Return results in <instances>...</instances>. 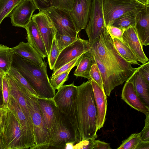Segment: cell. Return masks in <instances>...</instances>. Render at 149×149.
I'll return each instance as SVG.
<instances>
[{
    "label": "cell",
    "instance_id": "cell-28",
    "mask_svg": "<svg viewBox=\"0 0 149 149\" xmlns=\"http://www.w3.org/2000/svg\"><path fill=\"white\" fill-rule=\"evenodd\" d=\"M7 74L14 78L30 94L36 97H39L25 78L15 68L12 66Z\"/></svg>",
    "mask_w": 149,
    "mask_h": 149
},
{
    "label": "cell",
    "instance_id": "cell-46",
    "mask_svg": "<svg viewBox=\"0 0 149 149\" xmlns=\"http://www.w3.org/2000/svg\"><path fill=\"white\" fill-rule=\"evenodd\" d=\"M75 143L74 142H70L66 143L64 149H74V144Z\"/></svg>",
    "mask_w": 149,
    "mask_h": 149
},
{
    "label": "cell",
    "instance_id": "cell-20",
    "mask_svg": "<svg viewBox=\"0 0 149 149\" xmlns=\"http://www.w3.org/2000/svg\"><path fill=\"white\" fill-rule=\"evenodd\" d=\"M25 29L27 33V42L42 58L47 57L45 45L36 23L31 19Z\"/></svg>",
    "mask_w": 149,
    "mask_h": 149
},
{
    "label": "cell",
    "instance_id": "cell-47",
    "mask_svg": "<svg viewBox=\"0 0 149 149\" xmlns=\"http://www.w3.org/2000/svg\"><path fill=\"white\" fill-rule=\"evenodd\" d=\"M139 2L147 6L149 5V0H136Z\"/></svg>",
    "mask_w": 149,
    "mask_h": 149
},
{
    "label": "cell",
    "instance_id": "cell-31",
    "mask_svg": "<svg viewBox=\"0 0 149 149\" xmlns=\"http://www.w3.org/2000/svg\"><path fill=\"white\" fill-rule=\"evenodd\" d=\"M77 36L72 37L66 34L55 33L54 38L60 52L73 42Z\"/></svg>",
    "mask_w": 149,
    "mask_h": 149
},
{
    "label": "cell",
    "instance_id": "cell-10",
    "mask_svg": "<svg viewBox=\"0 0 149 149\" xmlns=\"http://www.w3.org/2000/svg\"><path fill=\"white\" fill-rule=\"evenodd\" d=\"M105 27L102 0H92L88 21L85 29L90 44L95 41Z\"/></svg>",
    "mask_w": 149,
    "mask_h": 149
},
{
    "label": "cell",
    "instance_id": "cell-45",
    "mask_svg": "<svg viewBox=\"0 0 149 149\" xmlns=\"http://www.w3.org/2000/svg\"><path fill=\"white\" fill-rule=\"evenodd\" d=\"M136 149H149V141L141 140L138 145Z\"/></svg>",
    "mask_w": 149,
    "mask_h": 149
},
{
    "label": "cell",
    "instance_id": "cell-17",
    "mask_svg": "<svg viewBox=\"0 0 149 149\" xmlns=\"http://www.w3.org/2000/svg\"><path fill=\"white\" fill-rule=\"evenodd\" d=\"M91 81L97 109V131L103 126L105 122L107 105V96L103 87H101L92 79Z\"/></svg>",
    "mask_w": 149,
    "mask_h": 149
},
{
    "label": "cell",
    "instance_id": "cell-26",
    "mask_svg": "<svg viewBox=\"0 0 149 149\" xmlns=\"http://www.w3.org/2000/svg\"><path fill=\"white\" fill-rule=\"evenodd\" d=\"M111 37L113 40L115 48L125 60L131 65H140L130 48L123 41L115 37Z\"/></svg>",
    "mask_w": 149,
    "mask_h": 149
},
{
    "label": "cell",
    "instance_id": "cell-42",
    "mask_svg": "<svg viewBox=\"0 0 149 149\" xmlns=\"http://www.w3.org/2000/svg\"><path fill=\"white\" fill-rule=\"evenodd\" d=\"M74 0H56L55 7L66 9L72 10Z\"/></svg>",
    "mask_w": 149,
    "mask_h": 149
},
{
    "label": "cell",
    "instance_id": "cell-13",
    "mask_svg": "<svg viewBox=\"0 0 149 149\" xmlns=\"http://www.w3.org/2000/svg\"><path fill=\"white\" fill-rule=\"evenodd\" d=\"M61 113L60 126L56 133L50 139L49 147L64 148L68 143H76L79 141L72 125L65 116L61 112Z\"/></svg>",
    "mask_w": 149,
    "mask_h": 149
},
{
    "label": "cell",
    "instance_id": "cell-35",
    "mask_svg": "<svg viewBox=\"0 0 149 149\" xmlns=\"http://www.w3.org/2000/svg\"><path fill=\"white\" fill-rule=\"evenodd\" d=\"M90 76L91 79L95 81L101 87H103L100 72L94 60L90 72Z\"/></svg>",
    "mask_w": 149,
    "mask_h": 149
},
{
    "label": "cell",
    "instance_id": "cell-8",
    "mask_svg": "<svg viewBox=\"0 0 149 149\" xmlns=\"http://www.w3.org/2000/svg\"><path fill=\"white\" fill-rule=\"evenodd\" d=\"M43 11L51 20L55 29V33L77 36L78 33L68 10L53 7Z\"/></svg>",
    "mask_w": 149,
    "mask_h": 149
},
{
    "label": "cell",
    "instance_id": "cell-18",
    "mask_svg": "<svg viewBox=\"0 0 149 149\" xmlns=\"http://www.w3.org/2000/svg\"><path fill=\"white\" fill-rule=\"evenodd\" d=\"M123 41L131 50L138 61L144 64L149 61L143 49V45L137 35L134 27L125 30L123 34Z\"/></svg>",
    "mask_w": 149,
    "mask_h": 149
},
{
    "label": "cell",
    "instance_id": "cell-43",
    "mask_svg": "<svg viewBox=\"0 0 149 149\" xmlns=\"http://www.w3.org/2000/svg\"><path fill=\"white\" fill-rule=\"evenodd\" d=\"M138 71L144 79L149 83V62L143 64L137 68Z\"/></svg>",
    "mask_w": 149,
    "mask_h": 149
},
{
    "label": "cell",
    "instance_id": "cell-34",
    "mask_svg": "<svg viewBox=\"0 0 149 149\" xmlns=\"http://www.w3.org/2000/svg\"><path fill=\"white\" fill-rule=\"evenodd\" d=\"M83 54L77 57L70 62L64 65L59 69L53 72L51 77H53L64 72L70 70L74 67L77 66Z\"/></svg>",
    "mask_w": 149,
    "mask_h": 149
},
{
    "label": "cell",
    "instance_id": "cell-41",
    "mask_svg": "<svg viewBox=\"0 0 149 149\" xmlns=\"http://www.w3.org/2000/svg\"><path fill=\"white\" fill-rule=\"evenodd\" d=\"M146 115L144 127L140 132L141 140L143 141H149V113Z\"/></svg>",
    "mask_w": 149,
    "mask_h": 149
},
{
    "label": "cell",
    "instance_id": "cell-32",
    "mask_svg": "<svg viewBox=\"0 0 149 149\" xmlns=\"http://www.w3.org/2000/svg\"><path fill=\"white\" fill-rule=\"evenodd\" d=\"M70 70H68L53 77H50V82L52 86L56 90H58L68 80Z\"/></svg>",
    "mask_w": 149,
    "mask_h": 149
},
{
    "label": "cell",
    "instance_id": "cell-6",
    "mask_svg": "<svg viewBox=\"0 0 149 149\" xmlns=\"http://www.w3.org/2000/svg\"><path fill=\"white\" fill-rule=\"evenodd\" d=\"M102 5L106 26L112 25L116 19L125 13L140 11L148 6L136 0H102Z\"/></svg>",
    "mask_w": 149,
    "mask_h": 149
},
{
    "label": "cell",
    "instance_id": "cell-24",
    "mask_svg": "<svg viewBox=\"0 0 149 149\" xmlns=\"http://www.w3.org/2000/svg\"><path fill=\"white\" fill-rule=\"evenodd\" d=\"M93 61L92 55L89 51L84 54L74 72V75L90 80V72Z\"/></svg>",
    "mask_w": 149,
    "mask_h": 149
},
{
    "label": "cell",
    "instance_id": "cell-40",
    "mask_svg": "<svg viewBox=\"0 0 149 149\" xmlns=\"http://www.w3.org/2000/svg\"><path fill=\"white\" fill-rule=\"evenodd\" d=\"M95 139H90L81 141L74 145V149H93L94 141Z\"/></svg>",
    "mask_w": 149,
    "mask_h": 149
},
{
    "label": "cell",
    "instance_id": "cell-11",
    "mask_svg": "<svg viewBox=\"0 0 149 149\" xmlns=\"http://www.w3.org/2000/svg\"><path fill=\"white\" fill-rule=\"evenodd\" d=\"M91 49L88 41L81 39L78 34L73 42L60 52L54 66L53 72L88 52Z\"/></svg>",
    "mask_w": 149,
    "mask_h": 149
},
{
    "label": "cell",
    "instance_id": "cell-21",
    "mask_svg": "<svg viewBox=\"0 0 149 149\" xmlns=\"http://www.w3.org/2000/svg\"><path fill=\"white\" fill-rule=\"evenodd\" d=\"M134 27L142 45H149V6L138 12Z\"/></svg>",
    "mask_w": 149,
    "mask_h": 149
},
{
    "label": "cell",
    "instance_id": "cell-23",
    "mask_svg": "<svg viewBox=\"0 0 149 149\" xmlns=\"http://www.w3.org/2000/svg\"><path fill=\"white\" fill-rule=\"evenodd\" d=\"M127 80L132 82L137 95L144 104L149 107V83L138 72L137 68Z\"/></svg>",
    "mask_w": 149,
    "mask_h": 149
},
{
    "label": "cell",
    "instance_id": "cell-16",
    "mask_svg": "<svg viewBox=\"0 0 149 149\" xmlns=\"http://www.w3.org/2000/svg\"><path fill=\"white\" fill-rule=\"evenodd\" d=\"M92 0H74L69 11L77 33L85 29L88 23Z\"/></svg>",
    "mask_w": 149,
    "mask_h": 149
},
{
    "label": "cell",
    "instance_id": "cell-29",
    "mask_svg": "<svg viewBox=\"0 0 149 149\" xmlns=\"http://www.w3.org/2000/svg\"><path fill=\"white\" fill-rule=\"evenodd\" d=\"M24 0H0V25L3 19L9 17L12 11Z\"/></svg>",
    "mask_w": 149,
    "mask_h": 149
},
{
    "label": "cell",
    "instance_id": "cell-25",
    "mask_svg": "<svg viewBox=\"0 0 149 149\" xmlns=\"http://www.w3.org/2000/svg\"><path fill=\"white\" fill-rule=\"evenodd\" d=\"M13 54L11 48L0 44V73H8L12 67Z\"/></svg>",
    "mask_w": 149,
    "mask_h": 149
},
{
    "label": "cell",
    "instance_id": "cell-39",
    "mask_svg": "<svg viewBox=\"0 0 149 149\" xmlns=\"http://www.w3.org/2000/svg\"><path fill=\"white\" fill-rule=\"evenodd\" d=\"M8 111V108L3 105H0V137L2 136L4 132Z\"/></svg>",
    "mask_w": 149,
    "mask_h": 149
},
{
    "label": "cell",
    "instance_id": "cell-49",
    "mask_svg": "<svg viewBox=\"0 0 149 149\" xmlns=\"http://www.w3.org/2000/svg\"><path fill=\"white\" fill-rule=\"evenodd\" d=\"M3 103L2 90L0 89V105H2Z\"/></svg>",
    "mask_w": 149,
    "mask_h": 149
},
{
    "label": "cell",
    "instance_id": "cell-38",
    "mask_svg": "<svg viewBox=\"0 0 149 149\" xmlns=\"http://www.w3.org/2000/svg\"><path fill=\"white\" fill-rule=\"evenodd\" d=\"M106 28L111 37H115L123 41V35L124 31L113 25H107Z\"/></svg>",
    "mask_w": 149,
    "mask_h": 149
},
{
    "label": "cell",
    "instance_id": "cell-33",
    "mask_svg": "<svg viewBox=\"0 0 149 149\" xmlns=\"http://www.w3.org/2000/svg\"><path fill=\"white\" fill-rule=\"evenodd\" d=\"M60 52L54 37L49 55L47 57L49 65L51 70H53Z\"/></svg>",
    "mask_w": 149,
    "mask_h": 149
},
{
    "label": "cell",
    "instance_id": "cell-27",
    "mask_svg": "<svg viewBox=\"0 0 149 149\" xmlns=\"http://www.w3.org/2000/svg\"><path fill=\"white\" fill-rule=\"evenodd\" d=\"M139 11L130 12L122 15L114 21L112 25L124 31L130 28L134 27L136 15Z\"/></svg>",
    "mask_w": 149,
    "mask_h": 149
},
{
    "label": "cell",
    "instance_id": "cell-48",
    "mask_svg": "<svg viewBox=\"0 0 149 149\" xmlns=\"http://www.w3.org/2000/svg\"><path fill=\"white\" fill-rule=\"evenodd\" d=\"M6 74L0 73V89L2 90L3 81L4 77Z\"/></svg>",
    "mask_w": 149,
    "mask_h": 149
},
{
    "label": "cell",
    "instance_id": "cell-19",
    "mask_svg": "<svg viewBox=\"0 0 149 149\" xmlns=\"http://www.w3.org/2000/svg\"><path fill=\"white\" fill-rule=\"evenodd\" d=\"M126 81L122 90V99L137 111L145 115L149 113V107L144 104L137 95L132 82L128 80Z\"/></svg>",
    "mask_w": 149,
    "mask_h": 149
},
{
    "label": "cell",
    "instance_id": "cell-50",
    "mask_svg": "<svg viewBox=\"0 0 149 149\" xmlns=\"http://www.w3.org/2000/svg\"><path fill=\"white\" fill-rule=\"evenodd\" d=\"M0 149H1V142H0Z\"/></svg>",
    "mask_w": 149,
    "mask_h": 149
},
{
    "label": "cell",
    "instance_id": "cell-3",
    "mask_svg": "<svg viewBox=\"0 0 149 149\" xmlns=\"http://www.w3.org/2000/svg\"><path fill=\"white\" fill-rule=\"evenodd\" d=\"M12 66L25 78L39 97L53 98L56 94L55 89L51 84L45 62L42 66H40L14 54Z\"/></svg>",
    "mask_w": 149,
    "mask_h": 149
},
{
    "label": "cell",
    "instance_id": "cell-2",
    "mask_svg": "<svg viewBox=\"0 0 149 149\" xmlns=\"http://www.w3.org/2000/svg\"><path fill=\"white\" fill-rule=\"evenodd\" d=\"M76 103L79 141L95 139L97 111L91 79L77 86Z\"/></svg>",
    "mask_w": 149,
    "mask_h": 149
},
{
    "label": "cell",
    "instance_id": "cell-22",
    "mask_svg": "<svg viewBox=\"0 0 149 149\" xmlns=\"http://www.w3.org/2000/svg\"><path fill=\"white\" fill-rule=\"evenodd\" d=\"M13 54L36 65L42 66L45 63L39 54L28 42H20L16 46L11 48Z\"/></svg>",
    "mask_w": 149,
    "mask_h": 149
},
{
    "label": "cell",
    "instance_id": "cell-7",
    "mask_svg": "<svg viewBox=\"0 0 149 149\" xmlns=\"http://www.w3.org/2000/svg\"><path fill=\"white\" fill-rule=\"evenodd\" d=\"M0 140L1 149H26L19 123L9 109L4 132Z\"/></svg>",
    "mask_w": 149,
    "mask_h": 149
},
{
    "label": "cell",
    "instance_id": "cell-14",
    "mask_svg": "<svg viewBox=\"0 0 149 149\" xmlns=\"http://www.w3.org/2000/svg\"><path fill=\"white\" fill-rule=\"evenodd\" d=\"M37 9L32 0H24L14 8L9 16L12 25L25 29Z\"/></svg>",
    "mask_w": 149,
    "mask_h": 149
},
{
    "label": "cell",
    "instance_id": "cell-1",
    "mask_svg": "<svg viewBox=\"0 0 149 149\" xmlns=\"http://www.w3.org/2000/svg\"><path fill=\"white\" fill-rule=\"evenodd\" d=\"M90 45L89 51L100 70L105 94L109 96L115 88L126 81L136 68H133L119 54L106 27Z\"/></svg>",
    "mask_w": 149,
    "mask_h": 149
},
{
    "label": "cell",
    "instance_id": "cell-36",
    "mask_svg": "<svg viewBox=\"0 0 149 149\" xmlns=\"http://www.w3.org/2000/svg\"><path fill=\"white\" fill-rule=\"evenodd\" d=\"M2 94L3 100L2 105L8 108L10 93L8 83L6 74L4 76L3 79Z\"/></svg>",
    "mask_w": 149,
    "mask_h": 149
},
{
    "label": "cell",
    "instance_id": "cell-12",
    "mask_svg": "<svg viewBox=\"0 0 149 149\" xmlns=\"http://www.w3.org/2000/svg\"><path fill=\"white\" fill-rule=\"evenodd\" d=\"M8 108L15 116L19 123L26 149H31L36 145L34 129L15 99L10 94Z\"/></svg>",
    "mask_w": 149,
    "mask_h": 149
},
{
    "label": "cell",
    "instance_id": "cell-30",
    "mask_svg": "<svg viewBox=\"0 0 149 149\" xmlns=\"http://www.w3.org/2000/svg\"><path fill=\"white\" fill-rule=\"evenodd\" d=\"M142 140L140 133L132 134L127 139L123 141L118 149H136L139 143Z\"/></svg>",
    "mask_w": 149,
    "mask_h": 149
},
{
    "label": "cell",
    "instance_id": "cell-5",
    "mask_svg": "<svg viewBox=\"0 0 149 149\" xmlns=\"http://www.w3.org/2000/svg\"><path fill=\"white\" fill-rule=\"evenodd\" d=\"M53 99L60 111L72 125L79 142L77 116L76 100L77 86L73 82L60 87Z\"/></svg>",
    "mask_w": 149,
    "mask_h": 149
},
{
    "label": "cell",
    "instance_id": "cell-44",
    "mask_svg": "<svg viewBox=\"0 0 149 149\" xmlns=\"http://www.w3.org/2000/svg\"><path fill=\"white\" fill-rule=\"evenodd\" d=\"M111 149L109 143L100 141L99 140L94 141L93 149Z\"/></svg>",
    "mask_w": 149,
    "mask_h": 149
},
{
    "label": "cell",
    "instance_id": "cell-4",
    "mask_svg": "<svg viewBox=\"0 0 149 149\" xmlns=\"http://www.w3.org/2000/svg\"><path fill=\"white\" fill-rule=\"evenodd\" d=\"M25 99L33 125L36 145L31 149H47L50 137L41 114L37 97L31 95L20 84Z\"/></svg>",
    "mask_w": 149,
    "mask_h": 149
},
{
    "label": "cell",
    "instance_id": "cell-9",
    "mask_svg": "<svg viewBox=\"0 0 149 149\" xmlns=\"http://www.w3.org/2000/svg\"><path fill=\"white\" fill-rule=\"evenodd\" d=\"M37 101L49 132L50 139L57 132L60 126L61 112L53 98L48 99L38 97Z\"/></svg>",
    "mask_w": 149,
    "mask_h": 149
},
{
    "label": "cell",
    "instance_id": "cell-37",
    "mask_svg": "<svg viewBox=\"0 0 149 149\" xmlns=\"http://www.w3.org/2000/svg\"><path fill=\"white\" fill-rule=\"evenodd\" d=\"M39 12L55 7L56 0H32Z\"/></svg>",
    "mask_w": 149,
    "mask_h": 149
},
{
    "label": "cell",
    "instance_id": "cell-15",
    "mask_svg": "<svg viewBox=\"0 0 149 149\" xmlns=\"http://www.w3.org/2000/svg\"><path fill=\"white\" fill-rule=\"evenodd\" d=\"M31 19L37 26L45 45L48 57L55 36V30L53 25L49 17L43 11L33 15Z\"/></svg>",
    "mask_w": 149,
    "mask_h": 149
}]
</instances>
